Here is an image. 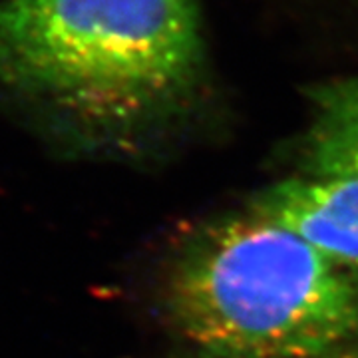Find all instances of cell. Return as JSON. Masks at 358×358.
<instances>
[{"mask_svg":"<svg viewBox=\"0 0 358 358\" xmlns=\"http://www.w3.org/2000/svg\"><path fill=\"white\" fill-rule=\"evenodd\" d=\"M203 78L195 0H0V96L72 140H138Z\"/></svg>","mask_w":358,"mask_h":358,"instance_id":"cell-1","label":"cell"},{"mask_svg":"<svg viewBox=\"0 0 358 358\" xmlns=\"http://www.w3.org/2000/svg\"><path fill=\"white\" fill-rule=\"evenodd\" d=\"M162 305L207 358H308L358 341L357 277L251 211L179 243Z\"/></svg>","mask_w":358,"mask_h":358,"instance_id":"cell-2","label":"cell"},{"mask_svg":"<svg viewBox=\"0 0 358 358\" xmlns=\"http://www.w3.org/2000/svg\"><path fill=\"white\" fill-rule=\"evenodd\" d=\"M247 211L345 268H358V179L294 176L255 193Z\"/></svg>","mask_w":358,"mask_h":358,"instance_id":"cell-3","label":"cell"},{"mask_svg":"<svg viewBox=\"0 0 358 358\" xmlns=\"http://www.w3.org/2000/svg\"><path fill=\"white\" fill-rule=\"evenodd\" d=\"M308 358H358V341L352 343V345L341 346V348H334V350H329V352H322V355Z\"/></svg>","mask_w":358,"mask_h":358,"instance_id":"cell-5","label":"cell"},{"mask_svg":"<svg viewBox=\"0 0 358 358\" xmlns=\"http://www.w3.org/2000/svg\"><path fill=\"white\" fill-rule=\"evenodd\" d=\"M301 167L307 176L358 179V74L310 88Z\"/></svg>","mask_w":358,"mask_h":358,"instance_id":"cell-4","label":"cell"}]
</instances>
